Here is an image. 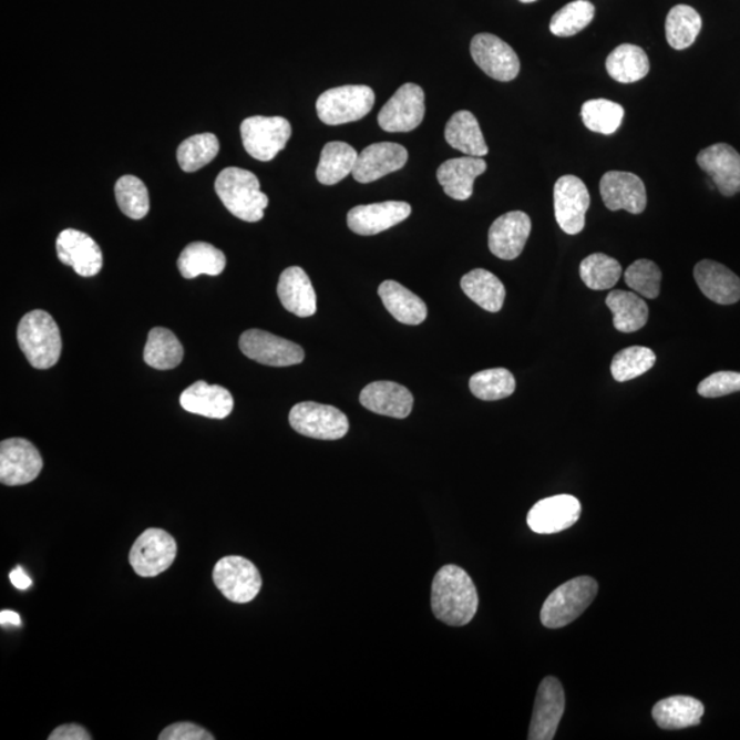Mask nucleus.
Returning <instances> with one entry per match:
<instances>
[{"instance_id":"obj_1","label":"nucleus","mask_w":740,"mask_h":740,"mask_svg":"<svg viewBox=\"0 0 740 740\" xmlns=\"http://www.w3.org/2000/svg\"><path fill=\"white\" fill-rule=\"evenodd\" d=\"M431 608L438 620L448 626H467L479 608L477 588L471 576L456 565L439 569L432 582Z\"/></svg>"},{"instance_id":"obj_2","label":"nucleus","mask_w":740,"mask_h":740,"mask_svg":"<svg viewBox=\"0 0 740 740\" xmlns=\"http://www.w3.org/2000/svg\"><path fill=\"white\" fill-rule=\"evenodd\" d=\"M216 193L230 214L247 223H258L269 205L258 177L240 167H227L217 176Z\"/></svg>"},{"instance_id":"obj_3","label":"nucleus","mask_w":740,"mask_h":740,"mask_svg":"<svg viewBox=\"0 0 740 740\" xmlns=\"http://www.w3.org/2000/svg\"><path fill=\"white\" fill-rule=\"evenodd\" d=\"M17 339L33 368L50 369L60 360L62 352L60 328L48 311L33 310L22 317Z\"/></svg>"},{"instance_id":"obj_4","label":"nucleus","mask_w":740,"mask_h":740,"mask_svg":"<svg viewBox=\"0 0 740 740\" xmlns=\"http://www.w3.org/2000/svg\"><path fill=\"white\" fill-rule=\"evenodd\" d=\"M598 583L589 576L576 577L548 595L541 611L543 626L558 629L569 626L593 604Z\"/></svg>"},{"instance_id":"obj_5","label":"nucleus","mask_w":740,"mask_h":740,"mask_svg":"<svg viewBox=\"0 0 740 740\" xmlns=\"http://www.w3.org/2000/svg\"><path fill=\"white\" fill-rule=\"evenodd\" d=\"M374 105V92L368 85H343L328 90L316 103L318 119L327 125H343L366 117Z\"/></svg>"},{"instance_id":"obj_6","label":"nucleus","mask_w":740,"mask_h":740,"mask_svg":"<svg viewBox=\"0 0 740 740\" xmlns=\"http://www.w3.org/2000/svg\"><path fill=\"white\" fill-rule=\"evenodd\" d=\"M213 582L225 598L234 604H248L256 599L263 587V577L250 559L228 555L213 569Z\"/></svg>"},{"instance_id":"obj_7","label":"nucleus","mask_w":740,"mask_h":740,"mask_svg":"<svg viewBox=\"0 0 740 740\" xmlns=\"http://www.w3.org/2000/svg\"><path fill=\"white\" fill-rule=\"evenodd\" d=\"M243 146L254 160L271 161L287 146L292 135L290 121L254 115L240 125Z\"/></svg>"},{"instance_id":"obj_8","label":"nucleus","mask_w":740,"mask_h":740,"mask_svg":"<svg viewBox=\"0 0 740 740\" xmlns=\"http://www.w3.org/2000/svg\"><path fill=\"white\" fill-rule=\"evenodd\" d=\"M290 424L300 435L338 441L350 430L349 419L339 409L317 402H300L290 412Z\"/></svg>"},{"instance_id":"obj_9","label":"nucleus","mask_w":740,"mask_h":740,"mask_svg":"<svg viewBox=\"0 0 740 740\" xmlns=\"http://www.w3.org/2000/svg\"><path fill=\"white\" fill-rule=\"evenodd\" d=\"M176 555L177 543L169 532L148 528L133 543L130 564L137 576L155 577L171 568Z\"/></svg>"},{"instance_id":"obj_10","label":"nucleus","mask_w":740,"mask_h":740,"mask_svg":"<svg viewBox=\"0 0 740 740\" xmlns=\"http://www.w3.org/2000/svg\"><path fill=\"white\" fill-rule=\"evenodd\" d=\"M239 347L243 354L263 366L292 367L305 360L302 347L261 329H248L241 335Z\"/></svg>"},{"instance_id":"obj_11","label":"nucleus","mask_w":740,"mask_h":740,"mask_svg":"<svg viewBox=\"0 0 740 740\" xmlns=\"http://www.w3.org/2000/svg\"><path fill=\"white\" fill-rule=\"evenodd\" d=\"M43 470V459L34 444L22 438L0 443V482L9 487L32 483Z\"/></svg>"},{"instance_id":"obj_12","label":"nucleus","mask_w":740,"mask_h":740,"mask_svg":"<svg viewBox=\"0 0 740 740\" xmlns=\"http://www.w3.org/2000/svg\"><path fill=\"white\" fill-rule=\"evenodd\" d=\"M424 115V90L418 84L408 83L380 110L378 121L386 132H410L423 123Z\"/></svg>"},{"instance_id":"obj_13","label":"nucleus","mask_w":740,"mask_h":740,"mask_svg":"<svg viewBox=\"0 0 740 740\" xmlns=\"http://www.w3.org/2000/svg\"><path fill=\"white\" fill-rule=\"evenodd\" d=\"M589 202L587 185L579 177L566 175L558 178L554 185V210L555 219L565 234L582 233Z\"/></svg>"},{"instance_id":"obj_14","label":"nucleus","mask_w":740,"mask_h":740,"mask_svg":"<svg viewBox=\"0 0 740 740\" xmlns=\"http://www.w3.org/2000/svg\"><path fill=\"white\" fill-rule=\"evenodd\" d=\"M471 54L476 65L491 79L507 83L518 76L520 60L516 51L495 34H476L472 39Z\"/></svg>"},{"instance_id":"obj_15","label":"nucleus","mask_w":740,"mask_h":740,"mask_svg":"<svg viewBox=\"0 0 740 740\" xmlns=\"http://www.w3.org/2000/svg\"><path fill=\"white\" fill-rule=\"evenodd\" d=\"M565 712V692L558 679L548 676L537 688L528 739L552 740Z\"/></svg>"},{"instance_id":"obj_16","label":"nucleus","mask_w":740,"mask_h":740,"mask_svg":"<svg viewBox=\"0 0 740 740\" xmlns=\"http://www.w3.org/2000/svg\"><path fill=\"white\" fill-rule=\"evenodd\" d=\"M582 505L572 495H555L535 503L531 508L528 527L541 535L558 534L579 522Z\"/></svg>"},{"instance_id":"obj_17","label":"nucleus","mask_w":740,"mask_h":740,"mask_svg":"<svg viewBox=\"0 0 740 740\" xmlns=\"http://www.w3.org/2000/svg\"><path fill=\"white\" fill-rule=\"evenodd\" d=\"M604 204L611 212L626 210L631 214L644 213L647 194L639 176L629 172L611 171L605 173L599 184Z\"/></svg>"},{"instance_id":"obj_18","label":"nucleus","mask_w":740,"mask_h":740,"mask_svg":"<svg viewBox=\"0 0 740 740\" xmlns=\"http://www.w3.org/2000/svg\"><path fill=\"white\" fill-rule=\"evenodd\" d=\"M412 213L407 202L387 201L381 204L352 207L347 214V225L352 233L361 236H373L395 227Z\"/></svg>"},{"instance_id":"obj_19","label":"nucleus","mask_w":740,"mask_h":740,"mask_svg":"<svg viewBox=\"0 0 740 740\" xmlns=\"http://www.w3.org/2000/svg\"><path fill=\"white\" fill-rule=\"evenodd\" d=\"M56 254L62 264L83 277L96 276L103 266L101 247L90 235L78 229L62 230L56 239Z\"/></svg>"},{"instance_id":"obj_20","label":"nucleus","mask_w":740,"mask_h":740,"mask_svg":"<svg viewBox=\"0 0 740 740\" xmlns=\"http://www.w3.org/2000/svg\"><path fill=\"white\" fill-rule=\"evenodd\" d=\"M408 158V150L401 144L390 142L370 144L358 154L351 175L358 183H373L390 173L401 171L407 165Z\"/></svg>"},{"instance_id":"obj_21","label":"nucleus","mask_w":740,"mask_h":740,"mask_svg":"<svg viewBox=\"0 0 740 740\" xmlns=\"http://www.w3.org/2000/svg\"><path fill=\"white\" fill-rule=\"evenodd\" d=\"M531 218L523 212H511L495 219L489 233L490 251L512 261L523 253L531 234Z\"/></svg>"},{"instance_id":"obj_22","label":"nucleus","mask_w":740,"mask_h":740,"mask_svg":"<svg viewBox=\"0 0 740 740\" xmlns=\"http://www.w3.org/2000/svg\"><path fill=\"white\" fill-rule=\"evenodd\" d=\"M697 164L707 172L721 195L740 193V154L726 143H717L698 154Z\"/></svg>"},{"instance_id":"obj_23","label":"nucleus","mask_w":740,"mask_h":740,"mask_svg":"<svg viewBox=\"0 0 740 740\" xmlns=\"http://www.w3.org/2000/svg\"><path fill=\"white\" fill-rule=\"evenodd\" d=\"M363 408L392 419H407L412 413L414 398L407 387L394 381H374L362 390Z\"/></svg>"},{"instance_id":"obj_24","label":"nucleus","mask_w":740,"mask_h":740,"mask_svg":"<svg viewBox=\"0 0 740 740\" xmlns=\"http://www.w3.org/2000/svg\"><path fill=\"white\" fill-rule=\"evenodd\" d=\"M699 290L719 305H733L740 300V277L719 263L703 259L693 268Z\"/></svg>"},{"instance_id":"obj_25","label":"nucleus","mask_w":740,"mask_h":740,"mask_svg":"<svg viewBox=\"0 0 740 740\" xmlns=\"http://www.w3.org/2000/svg\"><path fill=\"white\" fill-rule=\"evenodd\" d=\"M181 403L185 412L223 420L233 413L235 402L224 387L210 386L201 380L182 392Z\"/></svg>"},{"instance_id":"obj_26","label":"nucleus","mask_w":740,"mask_h":740,"mask_svg":"<svg viewBox=\"0 0 740 740\" xmlns=\"http://www.w3.org/2000/svg\"><path fill=\"white\" fill-rule=\"evenodd\" d=\"M487 171V164L480 157L453 158L443 162L436 172L444 193L455 201L470 199L476 178Z\"/></svg>"},{"instance_id":"obj_27","label":"nucleus","mask_w":740,"mask_h":740,"mask_svg":"<svg viewBox=\"0 0 740 740\" xmlns=\"http://www.w3.org/2000/svg\"><path fill=\"white\" fill-rule=\"evenodd\" d=\"M277 295L285 309L298 317L315 316L317 297L308 274L298 266L282 271L277 286Z\"/></svg>"},{"instance_id":"obj_28","label":"nucleus","mask_w":740,"mask_h":740,"mask_svg":"<svg viewBox=\"0 0 740 740\" xmlns=\"http://www.w3.org/2000/svg\"><path fill=\"white\" fill-rule=\"evenodd\" d=\"M379 295L386 309L397 321L407 326H420L425 321L428 309L424 300L407 287L394 280H387L381 282Z\"/></svg>"},{"instance_id":"obj_29","label":"nucleus","mask_w":740,"mask_h":740,"mask_svg":"<svg viewBox=\"0 0 740 740\" xmlns=\"http://www.w3.org/2000/svg\"><path fill=\"white\" fill-rule=\"evenodd\" d=\"M444 137L451 147L470 157L483 158L489 154V146L480 130L479 121L466 110L451 115L446 130H444Z\"/></svg>"},{"instance_id":"obj_30","label":"nucleus","mask_w":740,"mask_h":740,"mask_svg":"<svg viewBox=\"0 0 740 740\" xmlns=\"http://www.w3.org/2000/svg\"><path fill=\"white\" fill-rule=\"evenodd\" d=\"M705 708L692 697L676 696L657 702L652 708V719L662 730H684L701 722Z\"/></svg>"},{"instance_id":"obj_31","label":"nucleus","mask_w":740,"mask_h":740,"mask_svg":"<svg viewBox=\"0 0 740 740\" xmlns=\"http://www.w3.org/2000/svg\"><path fill=\"white\" fill-rule=\"evenodd\" d=\"M177 265L184 279H195L199 275H222L227 266V258L209 243L194 241L184 248Z\"/></svg>"},{"instance_id":"obj_32","label":"nucleus","mask_w":740,"mask_h":740,"mask_svg":"<svg viewBox=\"0 0 740 740\" xmlns=\"http://www.w3.org/2000/svg\"><path fill=\"white\" fill-rule=\"evenodd\" d=\"M461 288L467 298L490 314H499L505 302V286L499 277L485 269H475L462 277Z\"/></svg>"},{"instance_id":"obj_33","label":"nucleus","mask_w":740,"mask_h":740,"mask_svg":"<svg viewBox=\"0 0 740 740\" xmlns=\"http://www.w3.org/2000/svg\"><path fill=\"white\" fill-rule=\"evenodd\" d=\"M617 331L631 333L644 328L649 320V308L638 294L611 291L606 297Z\"/></svg>"},{"instance_id":"obj_34","label":"nucleus","mask_w":740,"mask_h":740,"mask_svg":"<svg viewBox=\"0 0 740 740\" xmlns=\"http://www.w3.org/2000/svg\"><path fill=\"white\" fill-rule=\"evenodd\" d=\"M606 71L613 80L623 84L636 83L650 71L649 56L635 44H621L606 60Z\"/></svg>"},{"instance_id":"obj_35","label":"nucleus","mask_w":740,"mask_h":740,"mask_svg":"<svg viewBox=\"0 0 740 740\" xmlns=\"http://www.w3.org/2000/svg\"><path fill=\"white\" fill-rule=\"evenodd\" d=\"M358 160L356 148L343 142H329L323 146L317 166V181L333 185L343 181L354 171Z\"/></svg>"},{"instance_id":"obj_36","label":"nucleus","mask_w":740,"mask_h":740,"mask_svg":"<svg viewBox=\"0 0 740 740\" xmlns=\"http://www.w3.org/2000/svg\"><path fill=\"white\" fill-rule=\"evenodd\" d=\"M184 349L176 335L166 328H154L148 333L144 347V362L158 370H169L181 366Z\"/></svg>"},{"instance_id":"obj_37","label":"nucleus","mask_w":740,"mask_h":740,"mask_svg":"<svg viewBox=\"0 0 740 740\" xmlns=\"http://www.w3.org/2000/svg\"><path fill=\"white\" fill-rule=\"evenodd\" d=\"M702 29V19L691 6L678 4L670 9L665 21V34L670 48L686 50L696 42Z\"/></svg>"},{"instance_id":"obj_38","label":"nucleus","mask_w":740,"mask_h":740,"mask_svg":"<svg viewBox=\"0 0 740 740\" xmlns=\"http://www.w3.org/2000/svg\"><path fill=\"white\" fill-rule=\"evenodd\" d=\"M621 274L620 263L603 253L592 254L580 264L582 280L594 291L610 290L620 280Z\"/></svg>"},{"instance_id":"obj_39","label":"nucleus","mask_w":740,"mask_h":740,"mask_svg":"<svg viewBox=\"0 0 740 740\" xmlns=\"http://www.w3.org/2000/svg\"><path fill=\"white\" fill-rule=\"evenodd\" d=\"M218 150L219 142L213 133L191 136L177 148L178 165L187 173L199 171L217 157Z\"/></svg>"},{"instance_id":"obj_40","label":"nucleus","mask_w":740,"mask_h":740,"mask_svg":"<svg viewBox=\"0 0 740 740\" xmlns=\"http://www.w3.org/2000/svg\"><path fill=\"white\" fill-rule=\"evenodd\" d=\"M470 389L482 401H500L513 395L516 380L505 368L487 369L472 376Z\"/></svg>"},{"instance_id":"obj_41","label":"nucleus","mask_w":740,"mask_h":740,"mask_svg":"<svg viewBox=\"0 0 740 740\" xmlns=\"http://www.w3.org/2000/svg\"><path fill=\"white\" fill-rule=\"evenodd\" d=\"M657 357L647 347L633 346L617 352L611 361V376L618 383L629 381L649 372L655 367Z\"/></svg>"},{"instance_id":"obj_42","label":"nucleus","mask_w":740,"mask_h":740,"mask_svg":"<svg viewBox=\"0 0 740 740\" xmlns=\"http://www.w3.org/2000/svg\"><path fill=\"white\" fill-rule=\"evenodd\" d=\"M624 107L608 100H592L582 107V120L587 129L603 135H613L620 129L624 120Z\"/></svg>"},{"instance_id":"obj_43","label":"nucleus","mask_w":740,"mask_h":740,"mask_svg":"<svg viewBox=\"0 0 740 740\" xmlns=\"http://www.w3.org/2000/svg\"><path fill=\"white\" fill-rule=\"evenodd\" d=\"M595 8L588 0H575L553 16L551 31L558 38L575 37L594 20Z\"/></svg>"},{"instance_id":"obj_44","label":"nucleus","mask_w":740,"mask_h":740,"mask_svg":"<svg viewBox=\"0 0 740 740\" xmlns=\"http://www.w3.org/2000/svg\"><path fill=\"white\" fill-rule=\"evenodd\" d=\"M115 199L121 212L132 219H142L150 212V196L146 185L135 176H123L115 183Z\"/></svg>"},{"instance_id":"obj_45","label":"nucleus","mask_w":740,"mask_h":740,"mask_svg":"<svg viewBox=\"0 0 740 740\" xmlns=\"http://www.w3.org/2000/svg\"><path fill=\"white\" fill-rule=\"evenodd\" d=\"M627 286L640 297L656 299L660 295L662 274L650 259H638L624 275Z\"/></svg>"},{"instance_id":"obj_46","label":"nucleus","mask_w":740,"mask_h":740,"mask_svg":"<svg viewBox=\"0 0 740 740\" xmlns=\"http://www.w3.org/2000/svg\"><path fill=\"white\" fill-rule=\"evenodd\" d=\"M740 391V373L717 372L698 386V394L703 398H720Z\"/></svg>"},{"instance_id":"obj_47","label":"nucleus","mask_w":740,"mask_h":740,"mask_svg":"<svg viewBox=\"0 0 740 740\" xmlns=\"http://www.w3.org/2000/svg\"><path fill=\"white\" fill-rule=\"evenodd\" d=\"M160 740H213L214 737L205 728L194 724V722H176L166 727L160 733Z\"/></svg>"},{"instance_id":"obj_48","label":"nucleus","mask_w":740,"mask_h":740,"mask_svg":"<svg viewBox=\"0 0 740 740\" xmlns=\"http://www.w3.org/2000/svg\"><path fill=\"white\" fill-rule=\"evenodd\" d=\"M90 732L79 724H65L55 728L49 740H91Z\"/></svg>"},{"instance_id":"obj_49","label":"nucleus","mask_w":740,"mask_h":740,"mask_svg":"<svg viewBox=\"0 0 740 740\" xmlns=\"http://www.w3.org/2000/svg\"><path fill=\"white\" fill-rule=\"evenodd\" d=\"M10 582L19 589H28L32 586V580L29 579V576L22 571L21 566H17V568L11 572Z\"/></svg>"},{"instance_id":"obj_50","label":"nucleus","mask_w":740,"mask_h":740,"mask_svg":"<svg viewBox=\"0 0 740 740\" xmlns=\"http://www.w3.org/2000/svg\"><path fill=\"white\" fill-rule=\"evenodd\" d=\"M0 624H2V626H6V624H13V626H20L21 618L19 613L11 610H3L2 613H0Z\"/></svg>"},{"instance_id":"obj_51","label":"nucleus","mask_w":740,"mask_h":740,"mask_svg":"<svg viewBox=\"0 0 740 740\" xmlns=\"http://www.w3.org/2000/svg\"><path fill=\"white\" fill-rule=\"evenodd\" d=\"M518 2H522V3H532V2H536V0H518Z\"/></svg>"}]
</instances>
